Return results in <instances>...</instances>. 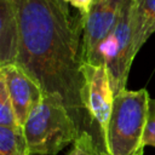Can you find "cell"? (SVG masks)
I'll use <instances>...</instances> for the list:
<instances>
[{
    "instance_id": "5b68a950",
    "label": "cell",
    "mask_w": 155,
    "mask_h": 155,
    "mask_svg": "<svg viewBox=\"0 0 155 155\" xmlns=\"http://www.w3.org/2000/svg\"><path fill=\"white\" fill-rule=\"evenodd\" d=\"M81 70L85 79V109L98 124L104 137L115 99L108 70L104 64L96 65L86 62L82 63Z\"/></svg>"
},
{
    "instance_id": "ba28073f",
    "label": "cell",
    "mask_w": 155,
    "mask_h": 155,
    "mask_svg": "<svg viewBox=\"0 0 155 155\" xmlns=\"http://www.w3.org/2000/svg\"><path fill=\"white\" fill-rule=\"evenodd\" d=\"M19 23L12 0H0V67L17 64Z\"/></svg>"
},
{
    "instance_id": "7c38bea8",
    "label": "cell",
    "mask_w": 155,
    "mask_h": 155,
    "mask_svg": "<svg viewBox=\"0 0 155 155\" xmlns=\"http://www.w3.org/2000/svg\"><path fill=\"white\" fill-rule=\"evenodd\" d=\"M68 155H105V153L98 150L92 136L87 131H82Z\"/></svg>"
},
{
    "instance_id": "7a4b0ae2",
    "label": "cell",
    "mask_w": 155,
    "mask_h": 155,
    "mask_svg": "<svg viewBox=\"0 0 155 155\" xmlns=\"http://www.w3.org/2000/svg\"><path fill=\"white\" fill-rule=\"evenodd\" d=\"M23 131L31 155H56L81 133L64 99L46 92L30 111Z\"/></svg>"
},
{
    "instance_id": "8fae6325",
    "label": "cell",
    "mask_w": 155,
    "mask_h": 155,
    "mask_svg": "<svg viewBox=\"0 0 155 155\" xmlns=\"http://www.w3.org/2000/svg\"><path fill=\"white\" fill-rule=\"evenodd\" d=\"M0 126L21 130L23 128L17 120L11 98L8 96L5 82L0 79Z\"/></svg>"
},
{
    "instance_id": "30bf717a",
    "label": "cell",
    "mask_w": 155,
    "mask_h": 155,
    "mask_svg": "<svg viewBox=\"0 0 155 155\" xmlns=\"http://www.w3.org/2000/svg\"><path fill=\"white\" fill-rule=\"evenodd\" d=\"M0 155H31L23 128L0 126Z\"/></svg>"
},
{
    "instance_id": "8992f818",
    "label": "cell",
    "mask_w": 155,
    "mask_h": 155,
    "mask_svg": "<svg viewBox=\"0 0 155 155\" xmlns=\"http://www.w3.org/2000/svg\"><path fill=\"white\" fill-rule=\"evenodd\" d=\"M124 0H93L85 21L82 34V59L99 65V48L114 28Z\"/></svg>"
},
{
    "instance_id": "52a82bcc",
    "label": "cell",
    "mask_w": 155,
    "mask_h": 155,
    "mask_svg": "<svg viewBox=\"0 0 155 155\" xmlns=\"http://www.w3.org/2000/svg\"><path fill=\"white\" fill-rule=\"evenodd\" d=\"M0 79L5 82L18 124L23 127L30 111L40 101L44 91L18 64L0 67Z\"/></svg>"
},
{
    "instance_id": "4fadbf2b",
    "label": "cell",
    "mask_w": 155,
    "mask_h": 155,
    "mask_svg": "<svg viewBox=\"0 0 155 155\" xmlns=\"http://www.w3.org/2000/svg\"><path fill=\"white\" fill-rule=\"evenodd\" d=\"M144 144L155 147V99H150L149 102V114L145 127Z\"/></svg>"
},
{
    "instance_id": "3957f363",
    "label": "cell",
    "mask_w": 155,
    "mask_h": 155,
    "mask_svg": "<svg viewBox=\"0 0 155 155\" xmlns=\"http://www.w3.org/2000/svg\"><path fill=\"white\" fill-rule=\"evenodd\" d=\"M150 99L145 88L124 90L115 96L103 137L108 155H143Z\"/></svg>"
},
{
    "instance_id": "9a60e30c",
    "label": "cell",
    "mask_w": 155,
    "mask_h": 155,
    "mask_svg": "<svg viewBox=\"0 0 155 155\" xmlns=\"http://www.w3.org/2000/svg\"><path fill=\"white\" fill-rule=\"evenodd\" d=\"M105 155H108V154H107V153H105Z\"/></svg>"
},
{
    "instance_id": "6da1fadb",
    "label": "cell",
    "mask_w": 155,
    "mask_h": 155,
    "mask_svg": "<svg viewBox=\"0 0 155 155\" xmlns=\"http://www.w3.org/2000/svg\"><path fill=\"white\" fill-rule=\"evenodd\" d=\"M12 1L21 35L17 64L44 92L59 94L75 119L85 109L80 41L85 21L71 16L62 0Z\"/></svg>"
},
{
    "instance_id": "9c48e42d",
    "label": "cell",
    "mask_w": 155,
    "mask_h": 155,
    "mask_svg": "<svg viewBox=\"0 0 155 155\" xmlns=\"http://www.w3.org/2000/svg\"><path fill=\"white\" fill-rule=\"evenodd\" d=\"M155 30V0H134L133 53H138Z\"/></svg>"
},
{
    "instance_id": "5bb4252c",
    "label": "cell",
    "mask_w": 155,
    "mask_h": 155,
    "mask_svg": "<svg viewBox=\"0 0 155 155\" xmlns=\"http://www.w3.org/2000/svg\"><path fill=\"white\" fill-rule=\"evenodd\" d=\"M62 1L65 2L67 5L69 4L73 7H75L79 11V13L84 21H86V18L90 13L92 2H93V0H62Z\"/></svg>"
},
{
    "instance_id": "277c9868",
    "label": "cell",
    "mask_w": 155,
    "mask_h": 155,
    "mask_svg": "<svg viewBox=\"0 0 155 155\" xmlns=\"http://www.w3.org/2000/svg\"><path fill=\"white\" fill-rule=\"evenodd\" d=\"M134 0H124L116 23L99 48L102 64L105 65L114 94L126 90L133 58Z\"/></svg>"
}]
</instances>
